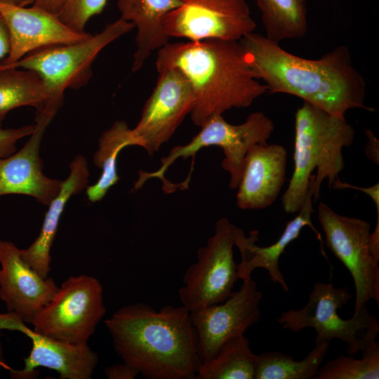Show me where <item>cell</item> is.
<instances>
[{
	"instance_id": "28",
	"label": "cell",
	"mask_w": 379,
	"mask_h": 379,
	"mask_svg": "<svg viewBox=\"0 0 379 379\" xmlns=\"http://www.w3.org/2000/svg\"><path fill=\"white\" fill-rule=\"evenodd\" d=\"M106 3L107 0H67L57 15L69 27L84 32L89 19L100 14Z\"/></svg>"
},
{
	"instance_id": "13",
	"label": "cell",
	"mask_w": 379,
	"mask_h": 379,
	"mask_svg": "<svg viewBox=\"0 0 379 379\" xmlns=\"http://www.w3.org/2000/svg\"><path fill=\"white\" fill-rule=\"evenodd\" d=\"M225 301L190 311L197 354L201 362L214 358L222 345L259 321L262 293L251 276Z\"/></svg>"
},
{
	"instance_id": "26",
	"label": "cell",
	"mask_w": 379,
	"mask_h": 379,
	"mask_svg": "<svg viewBox=\"0 0 379 379\" xmlns=\"http://www.w3.org/2000/svg\"><path fill=\"white\" fill-rule=\"evenodd\" d=\"M265 36L279 43L300 39L307 31L306 0H256Z\"/></svg>"
},
{
	"instance_id": "14",
	"label": "cell",
	"mask_w": 379,
	"mask_h": 379,
	"mask_svg": "<svg viewBox=\"0 0 379 379\" xmlns=\"http://www.w3.org/2000/svg\"><path fill=\"white\" fill-rule=\"evenodd\" d=\"M3 329L21 332L28 336L32 343L29 355L24 359V367L9 370L11 378H35L38 376L36 369L39 367L56 371L60 379L92 378L99 357L88 345L69 344L37 333L10 312L0 314V331Z\"/></svg>"
},
{
	"instance_id": "33",
	"label": "cell",
	"mask_w": 379,
	"mask_h": 379,
	"mask_svg": "<svg viewBox=\"0 0 379 379\" xmlns=\"http://www.w3.org/2000/svg\"><path fill=\"white\" fill-rule=\"evenodd\" d=\"M366 133L368 140L365 147L366 154L375 163L378 164V140L371 130H366Z\"/></svg>"
},
{
	"instance_id": "9",
	"label": "cell",
	"mask_w": 379,
	"mask_h": 379,
	"mask_svg": "<svg viewBox=\"0 0 379 379\" xmlns=\"http://www.w3.org/2000/svg\"><path fill=\"white\" fill-rule=\"evenodd\" d=\"M318 220L326 244L350 272L355 287L354 314L368 301L379 305V252L373 247L371 224L341 215L326 204L318 206Z\"/></svg>"
},
{
	"instance_id": "19",
	"label": "cell",
	"mask_w": 379,
	"mask_h": 379,
	"mask_svg": "<svg viewBox=\"0 0 379 379\" xmlns=\"http://www.w3.org/2000/svg\"><path fill=\"white\" fill-rule=\"evenodd\" d=\"M287 157L278 144H256L248 150L237 188L239 208L264 209L276 201L286 180Z\"/></svg>"
},
{
	"instance_id": "20",
	"label": "cell",
	"mask_w": 379,
	"mask_h": 379,
	"mask_svg": "<svg viewBox=\"0 0 379 379\" xmlns=\"http://www.w3.org/2000/svg\"><path fill=\"white\" fill-rule=\"evenodd\" d=\"M69 170L60 192L48 205L38 237L28 248L20 251L25 262L44 278L48 277L51 271V248L66 204L72 196L81 192L88 184L90 172L83 155L74 158Z\"/></svg>"
},
{
	"instance_id": "5",
	"label": "cell",
	"mask_w": 379,
	"mask_h": 379,
	"mask_svg": "<svg viewBox=\"0 0 379 379\" xmlns=\"http://www.w3.org/2000/svg\"><path fill=\"white\" fill-rule=\"evenodd\" d=\"M352 296L347 286L316 282L306 305L283 312L277 322L293 332L314 328L317 332L315 343L339 339L347 344L346 353L355 355L378 343L379 322L368 312L366 305L350 319H342L338 310L347 305Z\"/></svg>"
},
{
	"instance_id": "10",
	"label": "cell",
	"mask_w": 379,
	"mask_h": 379,
	"mask_svg": "<svg viewBox=\"0 0 379 379\" xmlns=\"http://www.w3.org/2000/svg\"><path fill=\"white\" fill-rule=\"evenodd\" d=\"M235 225L219 219L215 232L197 251V261L185 271L178 291L182 306L189 311L222 302L233 293L239 279L233 258Z\"/></svg>"
},
{
	"instance_id": "35",
	"label": "cell",
	"mask_w": 379,
	"mask_h": 379,
	"mask_svg": "<svg viewBox=\"0 0 379 379\" xmlns=\"http://www.w3.org/2000/svg\"><path fill=\"white\" fill-rule=\"evenodd\" d=\"M0 368L7 369L8 371L11 370V368L6 363L4 357L3 347L0 341Z\"/></svg>"
},
{
	"instance_id": "4",
	"label": "cell",
	"mask_w": 379,
	"mask_h": 379,
	"mask_svg": "<svg viewBox=\"0 0 379 379\" xmlns=\"http://www.w3.org/2000/svg\"><path fill=\"white\" fill-rule=\"evenodd\" d=\"M354 129L341 118L303 102L295 114L294 171L281 198L286 213H298L310 188L316 169L312 198L319 197L324 180L328 187L338 179L345 167L343 149L354 140Z\"/></svg>"
},
{
	"instance_id": "22",
	"label": "cell",
	"mask_w": 379,
	"mask_h": 379,
	"mask_svg": "<svg viewBox=\"0 0 379 379\" xmlns=\"http://www.w3.org/2000/svg\"><path fill=\"white\" fill-rule=\"evenodd\" d=\"M131 128L124 121L114 122L104 131L98 140V148L93 156L95 165L102 169L98 180L87 186L88 201H101L109 189L119 180L117 172V157L119 152L128 146H135Z\"/></svg>"
},
{
	"instance_id": "1",
	"label": "cell",
	"mask_w": 379,
	"mask_h": 379,
	"mask_svg": "<svg viewBox=\"0 0 379 379\" xmlns=\"http://www.w3.org/2000/svg\"><path fill=\"white\" fill-rule=\"evenodd\" d=\"M255 77L270 93H286L345 118L364 104L366 84L354 66L349 48L339 46L318 59L297 56L279 43L252 32L239 40Z\"/></svg>"
},
{
	"instance_id": "34",
	"label": "cell",
	"mask_w": 379,
	"mask_h": 379,
	"mask_svg": "<svg viewBox=\"0 0 379 379\" xmlns=\"http://www.w3.org/2000/svg\"><path fill=\"white\" fill-rule=\"evenodd\" d=\"M0 2L20 6H27L31 4H33V0H0Z\"/></svg>"
},
{
	"instance_id": "29",
	"label": "cell",
	"mask_w": 379,
	"mask_h": 379,
	"mask_svg": "<svg viewBox=\"0 0 379 379\" xmlns=\"http://www.w3.org/2000/svg\"><path fill=\"white\" fill-rule=\"evenodd\" d=\"M36 129V124L17 128H0V159L9 157L16 152L17 142L31 135Z\"/></svg>"
},
{
	"instance_id": "23",
	"label": "cell",
	"mask_w": 379,
	"mask_h": 379,
	"mask_svg": "<svg viewBox=\"0 0 379 379\" xmlns=\"http://www.w3.org/2000/svg\"><path fill=\"white\" fill-rule=\"evenodd\" d=\"M48 98L46 86L36 72L23 68L0 69V128L12 109L32 106L41 110Z\"/></svg>"
},
{
	"instance_id": "2",
	"label": "cell",
	"mask_w": 379,
	"mask_h": 379,
	"mask_svg": "<svg viewBox=\"0 0 379 379\" xmlns=\"http://www.w3.org/2000/svg\"><path fill=\"white\" fill-rule=\"evenodd\" d=\"M117 354L147 379H196L197 354L190 311L145 302L121 307L105 321Z\"/></svg>"
},
{
	"instance_id": "18",
	"label": "cell",
	"mask_w": 379,
	"mask_h": 379,
	"mask_svg": "<svg viewBox=\"0 0 379 379\" xmlns=\"http://www.w3.org/2000/svg\"><path fill=\"white\" fill-rule=\"evenodd\" d=\"M314 178V174L310 178L308 193L298 215L286 223L281 235L274 244L264 247L258 246L257 230H253L248 236H246L243 230L235 226L233 232L234 244L241 254V261L237 264L239 279L244 280L251 277L256 268H263L267 271L272 281L281 285L286 292L288 291V284L279 266V258L288 244L298 238L301 230L306 226L310 227L317 234L321 242V252L326 256L321 236L311 220L314 212L312 193Z\"/></svg>"
},
{
	"instance_id": "32",
	"label": "cell",
	"mask_w": 379,
	"mask_h": 379,
	"mask_svg": "<svg viewBox=\"0 0 379 379\" xmlns=\"http://www.w3.org/2000/svg\"><path fill=\"white\" fill-rule=\"evenodd\" d=\"M67 0H33V6L58 15Z\"/></svg>"
},
{
	"instance_id": "7",
	"label": "cell",
	"mask_w": 379,
	"mask_h": 379,
	"mask_svg": "<svg viewBox=\"0 0 379 379\" xmlns=\"http://www.w3.org/2000/svg\"><path fill=\"white\" fill-rule=\"evenodd\" d=\"M133 28L132 22L120 18L84 40L38 49L4 68H23L36 72L48 90L46 105L60 107L67 88H78L88 83L92 76V64L100 52Z\"/></svg>"
},
{
	"instance_id": "25",
	"label": "cell",
	"mask_w": 379,
	"mask_h": 379,
	"mask_svg": "<svg viewBox=\"0 0 379 379\" xmlns=\"http://www.w3.org/2000/svg\"><path fill=\"white\" fill-rule=\"evenodd\" d=\"M329 345L330 342L315 343L314 347L300 361H295L291 354L277 351L256 355L254 379L314 378Z\"/></svg>"
},
{
	"instance_id": "15",
	"label": "cell",
	"mask_w": 379,
	"mask_h": 379,
	"mask_svg": "<svg viewBox=\"0 0 379 379\" xmlns=\"http://www.w3.org/2000/svg\"><path fill=\"white\" fill-rule=\"evenodd\" d=\"M58 110L36 111V129L25 145L12 155L0 159V196L23 194L48 206L61 189L62 180L47 177L39 152L48 126Z\"/></svg>"
},
{
	"instance_id": "8",
	"label": "cell",
	"mask_w": 379,
	"mask_h": 379,
	"mask_svg": "<svg viewBox=\"0 0 379 379\" xmlns=\"http://www.w3.org/2000/svg\"><path fill=\"white\" fill-rule=\"evenodd\" d=\"M105 314L100 281L90 275H74L62 283L32 325L34 331L46 336L85 345Z\"/></svg>"
},
{
	"instance_id": "3",
	"label": "cell",
	"mask_w": 379,
	"mask_h": 379,
	"mask_svg": "<svg viewBox=\"0 0 379 379\" xmlns=\"http://www.w3.org/2000/svg\"><path fill=\"white\" fill-rule=\"evenodd\" d=\"M156 67L158 72L178 69L188 79L195 94L191 118L199 126L213 115L247 107L267 92L239 41L168 42L158 51Z\"/></svg>"
},
{
	"instance_id": "24",
	"label": "cell",
	"mask_w": 379,
	"mask_h": 379,
	"mask_svg": "<svg viewBox=\"0 0 379 379\" xmlns=\"http://www.w3.org/2000/svg\"><path fill=\"white\" fill-rule=\"evenodd\" d=\"M255 357L244 333L237 334L214 358L200 364L196 379H254Z\"/></svg>"
},
{
	"instance_id": "21",
	"label": "cell",
	"mask_w": 379,
	"mask_h": 379,
	"mask_svg": "<svg viewBox=\"0 0 379 379\" xmlns=\"http://www.w3.org/2000/svg\"><path fill=\"white\" fill-rule=\"evenodd\" d=\"M182 4L181 0H119L121 18L137 29L136 50L132 71L137 72L155 50L169 42L162 20L164 16Z\"/></svg>"
},
{
	"instance_id": "30",
	"label": "cell",
	"mask_w": 379,
	"mask_h": 379,
	"mask_svg": "<svg viewBox=\"0 0 379 379\" xmlns=\"http://www.w3.org/2000/svg\"><path fill=\"white\" fill-rule=\"evenodd\" d=\"M104 373L109 379H134L139 375L137 369L123 361L106 367Z\"/></svg>"
},
{
	"instance_id": "31",
	"label": "cell",
	"mask_w": 379,
	"mask_h": 379,
	"mask_svg": "<svg viewBox=\"0 0 379 379\" xmlns=\"http://www.w3.org/2000/svg\"><path fill=\"white\" fill-rule=\"evenodd\" d=\"M10 51V40L8 32L3 19L0 15V62L8 55Z\"/></svg>"
},
{
	"instance_id": "17",
	"label": "cell",
	"mask_w": 379,
	"mask_h": 379,
	"mask_svg": "<svg viewBox=\"0 0 379 379\" xmlns=\"http://www.w3.org/2000/svg\"><path fill=\"white\" fill-rule=\"evenodd\" d=\"M20 251L14 243L0 239V299L8 312L32 324L59 286L51 277H42L29 266Z\"/></svg>"
},
{
	"instance_id": "11",
	"label": "cell",
	"mask_w": 379,
	"mask_h": 379,
	"mask_svg": "<svg viewBox=\"0 0 379 379\" xmlns=\"http://www.w3.org/2000/svg\"><path fill=\"white\" fill-rule=\"evenodd\" d=\"M181 1L162 20L169 37L239 41L255 29L246 0Z\"/></svg>"
},
{
	"instance_id": "12",
	"label": "cell",
	"mask_w": 379,
	"mask_h": 379,
	"mask_svg": "<svg viewBox=\"0 0 379 379\" xmlns=\"http://www.w3.org/2000/svg\"><path fill=\"white\" fill-rule=\"evenodd\" d=\"M157 85L142 109L140 121L131 130L135 146L149 156L168 142L186 116L191 113L195 94L185 74L175 68L159 72Z\"/></svg>"
},
{
	"instance_id": "6",
	"label": "cell",
	"mask_w": 379,
	"mask_h": 379,
	"mask_svg": "<svg viewBox=\"0 0 379 379\" xmlns=\"http://www.w3.org/2000/svg\"><path fill=\"white\" fill-rule=\"evenodd\" d=\"M200 131L184 145L173 147L169 154L161 159L160 167L154 172L140 171L135 189L141 187L150 178H159L163 182L166 193L173 192L174 184L167 180L165 173L178 158L186 159L202 148L218 146L222 149V168L230 174L229 187L237 190L248 150L256 144L266 143L274 130L273 121L262 112L251 113L246 121L239 125L229 124L222 114H215L201 126Z\"/></svg>"
},
{
	"instance_id": "16",
	"label": "cell",
	"mask_w": 379,
	"mask_h": 379,
	"mask_svg": "<svg viewBox=\"0 0 379 379\" xmlns=\"http://www.w3.org/2000/svg\"><path fill=\"white\" fill-rule=\"evenodd\" d=\"M0 15L6 23L10 40L9 53L0 62V69L38 49L78 42L91 35L72 29L57 15L34 6H20L0 2Z\"/></svg>"
},
{
	"instance_id": "27",
	"label": "cell",
	"mask_w": 379,
	"mask_h": 379,
	"mask_svg": "<svg viewBox=\"0 0 379 379\" xmlns=\"http://www.w3.org/2000/svg\"><path fill=\"white\" fill-rule=\"evenodd\" d=\"M361 356L340 354L320 366L314 379H378V343L361 351Z\"/></svg>"
}]
</instances>
